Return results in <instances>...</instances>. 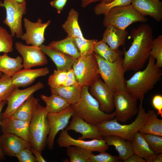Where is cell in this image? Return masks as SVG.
<instances>
[{"instance_id":"cell-1","label":"cell","mask_w":162,"mask_h":162,"mask_svg":"<svg viewBox=\"0 0 162 162\" xmlns=\"http://www.w3.org/2000/svg\"><path fill=\"white\" fill-rule=\"evenodd\" d=\"M153 30L149 25L144 24L132 29L130 37L133 41L127 51L124 50L123 67L125 71H137L142 68L150 56L153 40Z\"/></svg>"},{"instance_id":"cell-2","label":"cell","mask_w":162,"mask_h":162,"mask_svg":"<svg viewBox=\"0 0 162 162\" xmlns=\"http://www.w3.org/2000/svg\"><path fill=\"white\" fill-rule=\"evenodd\" d=\"M146 68L137 71L126 80L125 90L131 96L140 100L152 90L161 78L162 72L155 64V59L150 56Z\"/></svg>"},{"instance_id":"cell-3","label":"cell","mask_w":162,"mask_h":162,"mask_svg":"<svg viewBox=\"0 0 162 162\" xmlns=\"http://www.w3.org/2000/svg\"><path fill=\"white\" fill-rule=\"evenodd\" d=\"M89 86H82L79 101L71 105L74 114L88 123L95 126L116 117L115 112L106 113L101 111L99 104L88 91Z\"/></svg>"},{"instance_id":"cell-4","label":"cell","mask_w":162,"mask_h":162,"mask_svg":"<svg viewBox=\"0 0 162 162\" xmlns=\"http://www.w3.org/2000/svg\"><path fill=\"white\" fill-rule=\"evenodd\" d=\"M144 98L143 96L140 100L137 116L134 122L129 124H122L116 118L104 121L96 126L102 136L116 135L131 141L135 134L140 131L144 121L146 112L142 106Z\"/></svg>"},{"instance_id":"cell-5","label":"cell","mask_w":162,"mask_h":162,"mask_svg":"<svg viewBox=\"0 0 162 162\" xmlns=\"http://www.w3.org/2000/svg\"><path fill=\"white\" fill-rule=\"evenodd\" d=\"M97 61L100 76L107 86L114 92L125 90V71L121 55L113 62H109L94 53Z\"/></svg>"},{"instance_id":"cell-6","label":"cell","mask_w":162,"mask_h":162,"mask_svg":"<svg viewBox=\"0 0 162 162\" xmlns=\"http://www.w3.org/2000/svg\"><path fill=\"white\" fill-rule=\"evenodd\" d=\"M47 113L45 107L38 103L29 125L30 146L41 153L47 144L50 131Z\"/></svg>"},{"instance_id":"cell-7","label":"cell","mask_w":162,"mask_h":162,"mask_svg":"<svg viewBox=\"0 0 162 162\" xmlns=\"http://www.w3.org/2000/svg\"><path fill=\"white\" fill-rule=\"evenodd\" d=\"M148 19L140 14L131 4L113 8L104 14L103 24L105 27L112 26L125 30L131 24L136 22L145 23Z\"/></svg>"},{"instance_id":"cell-8","label":"cell","mask_w":162,"mask_h":162,"mask_svg":"<svg viewBox=\"0 0 162 162\" xmlns=\"http://www.w3.org/2000/svg\"><path fill=\"white\" fill-rule=\"evenodd\" d=\"M72 67L79 83L82 86H90L100 76L94 53L80 56Z\"/></svg>"},{"instance_id":"cell-9","label":"cell","mask_w":162,"mask_h":162,"mask_svg":"<svg viewBox=\"0 0 162 162\" xmlns=\"http://www.w3.org/2000/svg\"><path fill=\"white\" fill-rule=\"evenodd\" d=\"M26 1L20 3L14 0H4L0 1V7L4 8L6 16L3 21L4 23L10 28L11 36H15L20 38L23 34L22 28V19L23 15L26 13Z\"/></svg>"},{"instance_id":"cell-10","label":"cell","mask_w":162,"mask_h":162,"mask_svg":"<svg viewBox=\"0 0 162 162\" xmlns=\"http://www.w3.org/2000/svg\"><path fill=\"white\" fill-rule=\"evenodd\" d=\"M137 99L125 90L114 93L113 102L116 118L118 122L124 123L137 114Z\"/></svg>"},{"instance_id":"cell-11","label":"cell","mask_w":162,"mask_h":162,"mask_svg":"<svg viewBox=\"0 0 162 162\" xmlns=\"http://www.w3.org/2000/svg\"><path fill=\"white\" fill-rule=\"evenodd\" d=\"M57 142L59 147H67L70 146H74L92 152H104L109 148L103 139H93L89 141L76 139L72 137L68 134V131L65 129L61 130L57 140Z\"/></svg>"},{"instance_id":"cell-12","label":"cell","mask_w":162,"mask_h":162,"mask_svg":"<svg viewBox=\"0 0 162 162\" xmlns=\"http://www.w3.org/2000/svg\"><path fill=\"white\" fill-rule=\"evenodd\" d=\"M74 114V110L71 105L59 112L48 113L47 118L49 124L50 131L47 144L49 149H53L56 135L60 130L64 129L67 126L69 120Z\"/></svg>"},{"instance_id":"cell-13","label":"cell","mask_w":162,"mask_h":162,"mask_svg":"<svg viewBox=\"0 0 162 162\" xmlns=\"http://www.w3.org/2000/svg\"><path fill=\"white\" fill-rule=\"evenodd\" d=\"M44 87V84L39 81L32 86L24 89L15 88L7 100V106L4 111L1 113V119L12 115L34 92Z\"/></svg>"},{"instance_id":"cell-14","label":"cell","mask_w":162,"mask_h":162,"mask_svg":"<svg viewBox=\"0 0 162 162\" xmlns=\"http://www.w3.org/2000/svg\"><path fill=\"white\" fill-rule=\"evenodd\" d=\"M23 20L26 32L20 38L25 41L27 45L39 46L44 42L45 31L50 24L51 20L44 23L39 18L36 22H33L27 18H25Z\"/></svg>"},{"instance_id":"cell-15","label":"cell","mask_w":162,"mask_h":162,"mask_svg":"<svg viewBox=\"0 0 162 162\" xmlns=\"http://www.w3.org/2000/svg\"><path fill=\"white\" fill-rule=\"evenodd\" d=\"M15 45L16 50L22 56L24 68L43 66L47 63L45 55L39 46L26 45L20 42H16Z\"/></svg>"},{"instance_id":"cell-16","label":"cell","mask_w":162,"mask_h":162,"mask_svg":"<svg viewBox=\"0 0 162 162\" xmlns=\"http://www.w3.org/2000/svg\"><path fill=\"white\" fill-rule=\"evenodd\" d=\"M90 94L99 104L101 111L106 113H111L113 110L114 93L100 78L91 86Z\"/></svg>"},{"instance_id":"cell-17","label":"cell","mask_w":162,"mask_h":162,"mask_svg":"<svg viewBox=\"0 0 162 162\" xmlns=\"http://www.w3.org/2000/svg\"><path fill=\"white\" fill-rule=\"evenodd\" d=\"M29 122L9 116L1 119L0 126L2 134H12L29 142Z\"/></svg>"},{"instance_id":"cell-18","label":"cell","mask_w":162,"mask_h":162,"mask_svg":"<svg viewBox=\"0 0 162 162\" xmlns=\"http://www.w3.org/2000/svg\"><path fill=\"white\" fill-rule=\"evenodd\" d=\"M26 147H31L29 142L15 134H3L0 136V148L4 155L16 157L21 150Z\"/></svg>"},{"instance_id":"cell-19","label":"cell","mask_w":162,"mask_h":162,"mask_svg":"<svg viewBox=\"0 0 162 162\" xmlns=\"http://www.w3.org/2000/svg\"><path fill=\"white\" fill-rule=\"evenodd\" d=\"M69 124L65 129L73 130L79 133L82 136L78 139L84 140L86 139H102L103 136L96 126L92 125L74 114Z\"/></svg>"},{"instance_id":"cell-20","label":"cell","mask_w":162,"mask_h":162,"mask_svg":"<svg viewBox=\"0 0 162 162\" xmlns=\"http://www.w3.org/2000/svg\"><path fill=\"white\" fill-rule=\"evenodd\" d=\"M49 72V70L47 67L21 69L11 77L13 86L14 88L26 87L31 85L38 77L45 76Z\"/></svg>"},{"instance_id":"cell-21","label":"cell","mask_w":162,"mask_h":162,"mask_svg":"<svg viewBox=\"0 0 162 162\" xmlns=\"http://www.w3.org/2000/svg\"><path fill=\"white\" fill-rule=\"evenodd\" d=\"M141 14L149 16L159 22L162 19V2L160 0H132L131 4Z\"/></svg>"},{"instance_id":"cell-22","label":"cell","mask_w":162,"mask_h":162,"mask_svg":"<svg viewBox=\"0 0 162 162\" xmlns=\"http://www.w3.org/2000/svg\"><path fill=\"white\" fill-rule=\"evenodd\" d=\"M39 47L41 50L53 62L58 70L68 71L72 68L77 59L43 44Z\"/></svg>"},{"instance_id":"cell-23","label":"cell","mask_w":162,"mask_h":162,"mask_svg":"<svg viewBox=\"0 0 162 162\" xmlns=\"http://www.w3.org/2000/svg\"><path fill=\"white\" fill-rule=\"evenodd\" d=\"M106 27L102 40L113 50L118 52L119 47L125 44L128 32L125 30L119 29L112 26Z\"/></svg>"},{"instance_id":"cell-24","label":"cell","mask_w":162,"mask_h":162,"mask_svg":"<svg viewBox=\"0 0 162 162\" xmlns=\"http://www.w3.org/2000/svg\"><path fill=\"white\" fill-rule=\"evenodd\" d=\"M103 137L107 145L115 147L118 153V157L120 160L124 162L133 154L131 141L116 135H105Z\"/></svg>"},{"instance_id":"cell-25","label":"cell","mask_w":162,"mask_h":162,"mask_svg":"<svg viewBox=\"0 0 162 162\" xmlns=\"http://www.w3.org/2000/svg\"><path fill=\"white\" fill-rule=\"evenodd\" d=\"M152 110L146 112L143 124L139 131L142 134H149L162 136V120Z\"/></svg>"},{"instance_id":"cell-26","label":"cell","mask_w":162,"mask_h":162,"mask_svg":"<svg viewBox=\"0 0 162 162\" xmlns=\"http://www.w3.org/2000/svg\"><path fill=\"white\" fill-rule=\"evenodd\" d=\"M22 58L18 56L16 58L9 56L7 53L0 56V72L4 74L12 77L23 68Z\"/></svg>"},{"instance_id":"cell-27","label":"cell","mask_w":162,"mask_h":162,"mask_svg":"<svg viewBox=\"0 0 162 162\" xmlns=\"http://www.w3.org/2000/svg\"><path fill=\"white\" fill-rule=\"evenodd\" d=\"M38 102V99L34 98L33 94L10 116L30 123L35 113Z\"/></svg>"},{"instance_id":"cell-28","label":"cell","mask_w":162,"mask_h":162,"mask_svg":"<svg viewBox=\"0 0 162 162\" xmlns=\"http://www.w3.org/2000/svg\"><path fill=\"white\" fill-rule=\"evenodd\" d=\"M40 98L46 104L45 108L48 113L59 112L68 108L71 104L56 94L52 93L50 96L41 94Z\"/></svg>"},{"instance_id":"cell-29","label":"cell","mask_w":162,"mask_h":162,"mask_svg":"<svg viewBox=\"0 0 162 162\" xmlns=\"http://www.w3.org/2000/svg\"><path fill=\"white\" fill-rule=\"evenodd\" d=\"M79 14L73 8L70 10L66 20L62 26L68 36L73 38L84 37L78 22Z\"/></svg>"},{"instance_id":"cell-30","label":"cell","mask_w":162,"mask_h":162,"mask_svg":"<svg viewBox=\"0 0 162 162\" xmlns=\"http://www.w3.org/2000/svg\"><path fill=\"white\" fill-rule=\"evenodd\" d=\"M48 46L76 59L81 56L73 38L69 36L63 39L52 41Z\"/></svg>"},{"instance_id":"cell-31","label":"cell","mask_w":162,"mask_h":162,"mask_svg":"<svg viewBox=\"0 0 162 162\" xmlns=\"http://www.w3.org/2000/svg\"><path fill=\"white\" fill-rule=\"evenodd\" d=\"M82 86L80 85L71 86H61L56 88H50L52 93L60 96L71 105L77 103L81 94Z\"/></svg>"},{"instance_id":"cell-32","label":"cell","mask_w":162,"mask_h":162,"mask_svg":"<svg viewBox=\"0 0 162 162\" xmlns=\"http://www.w3.org/2000/svg\"><path fill=\"white\" fill-rule=\"evenodd\" d=\"M133 154L144 159L146 161L154 154L150 148L142 134L136 132L131 141Z\"/></svg>"},{"instance_id":"cell-33","label":"cell","mask_w":162,"mask_h":162,"mask_svg":"<svg viewBox=\"0 0 162 162\" xmlns=\"http://www.w3.org/2000/svg\"><path fill=\"white\" fill-rule=\"evenodd\" d=\"M67 148V154L70 162H89L92 152L79 147L70 146Z\"/></svg>"},{"instance_id":"cell-34","label":"cell","mask_w":162,"mask_h":162,"mask_svg":"<svg viewBox=\"0 0 162 162\" xmlns=\"http://www.w3.org/2000/svg\"><path fill=\"white\" fill-rule=\"evenodd\" d=\"M94 52L110 62H113L115 61L118 56L122 54L120 50L118 52L113 50L102 40L97 42L95 44Z\"/></svg>"},{"instance_id":"cell-35","label":"cell","mask_w":162,"mask_h":162,"mask_svg":"<svg viewBox=\"0 0 162 162\" xmlns=\"http://www.w3.org/2000/svg\"><path fill=\"white\" fill-rule=\"evenodd\" d=\"M74 44L81 56H89L94 53V45L96 39H87L84 37L73 38Z\"/></svg>"},{"instance_id":"cell-36","label":"cell","mask_w":162,"mask_h":162,"mask_svg":"<svg viewBox=\"0 0 162 162\" xmlns=\"http://www.w3.org/2000/svg\"><path fill=\"white\" fill-rule=\"evenodd\" d=\"M131 1L132 0H112L106 3L100 2L95 6L94 11L97 15H104L113 8L131 4Z\"/></svg>"},{"instance_id":"cell-37","label":"cell","mask_w":162,"mask_h":162,"mask_svg":"<svg viewBox=\"0 0 162 162\" xmlns=\"http://www.w3.org/2000/svg\"><path fill=\"white\" fill-rule=\"evenodd\" d=\"M14 88L11 77L3 75L0 78V102L7 101Z\"/></svg>"},{"instance_id":"cell-38","label":"cell","mask_w":162,"mask_h":162,"mask_svg":"<svg viewBox=\"0 0 162 162\" xmlns=\"http://www.w3.org/2000/svg\"><path fill=\"white\" fill-rule=\"evenodd\" d=\"M6 29L0 26V52L8 53L13 51V39Z\"/></svg>"},{"instance_id":"cell-39","label":"cell","mask_w":162,"mask_h":162,"mask_svg":"<svg viewBox=\"0 0 162 162\" xmlns=\"http://www.w3.org/2000/svg\"><path fill=\"white\" fill-rule=\"evenodd\" d=\"M150 56L156 60V66L162 67V35H160L153 39L150 52Z\"/></svg>"},{"instance_id":"cell-40","label":"cell","mask_w":162,"mask_h":162,"mask_svg":"<svg viewBox=\"0 0 162 162\" xmlns=\"http://www.w3.org/2000/svg\"><path fill=\"white\" fill-rule=\"evenodd\" d=\"M67 71L64 70H54L48 79V84L50 88H56L63 86L66 80Z\"/></svg>"},{"instance_id":"cell-41","label":"cell","mask_w":162,"mask_h":162,"mask_svg":"<svg viewBox=\"0 0 162 162\" xmlns=\"http://www.w3.org/2000/svg\"><path fill=\"white\" fill-rule=\"evenodd\" d=\"M142 134L154 154L162 153V136L149 134Z\"/></svg>"},{"instance_id":"cell-42","label":"cell","mask_w":162,"mask_h":162,"mask_svg":"<svg viewBox=\"0 0 162 162\" xmlns=\"http://www.w3.org/2000/svg\"><path fill=\"white\" fill-rule=\"evenodd\" d=\"M120 161L118 156H113L106 152H100L98 154H93L89 159V162H118Z\"/></svg>"},{"instance_id":"cell-43","label":"cell","mask_w":162,"mask_h":162,"mask_svg":"<svg viewBox=\"0 0 162 162\" xmlns=\"http://www.w3.org/2000/svg\"><path fill=\"white\" fill-rule=\"evenodd\" d=\"M16 157L20 162H37L35 157L31 149V147L23 148L17 154Z\"/></svg>"},{"instance_id":"cell-44","label":"cell","mask_w":162,"mask_h":162,"mask_svg":"<svg viewBox=\"0 0 162 162\" xmlns=\"http://www.w3.org/2000/svg\"><path fill=\"white\" fill-rule=\"evenodd\" d=\"M79 85V84L74 70L73 69L71 68L67 71L66 80L63 86H77Z\"/></svg>"},{"instance_id":"cell-45","label":"cell","mask_w":162,"mask_h":162,"mask_svg":"<svg viewBox=\"0 0 162 162\" xmlns=\"http://www.w3.org/2000/svg\"><path fill=\"white\" fill-rule=\"evenodd\" d=\"M152 105L157 111V114L162 117V96L156 94L153 98L152 101Z\"/></svg>"},{"instance_id":"cell-46","label":"cell","mask_w":162,"mask_h":162,"mask_svg":"<svg viewBox=\"0 0 162 162\" xmlns=\"http://www.w3.org/2000/svg\"><path fill=\"white\" fill-rule=\"evenodd\" d=\"M68 0H53L51 2V6L55 8L57 13L60 14L65 5Z\"/></svg>"},{"instance_id":"cell-47","label":"cell","mask_w":162,"mask_h":162,"mask_svg":"<svg viewBox=\"0 0 162 162\" xmlns=\"http://www.w3.org/2000/svg\"><path fill=\"white\" fill-rule=\"evenodd\" d=\"M146 160L139 156L133 154L128 158L124 162H145Z\"/></svg>"},{"instance_id":"cell-48","label":"cell","mask_w":162,"mask_h":162,"mask_svg":"<svg viewBox=\"0 0 162 162\" xmlns=\"http://www.w3.org/2000/svg\"><path fill=\"white\" fill-rule=\"evenodd\" d=\"M31 149L35 157L36 161L38 162H45L46 160L43 157L41 153L38 151L31 148Z\"/></svg>"},{"instance_id":"cell-49","label":"cell","mask_w":162,"mask_h":162,"mask_svg":"<svg viewBox=\"0 0 162 162\" xmlns=\"http://www.w3.org/2000/svg\"><path fill=\"white\" fill-rule=\"evenodd\" d=\"M147 162H162V153L154 154L148 160Z\"/></svg>"},{"instance_id":"cell-50","label":"cell","mask_w":162,"mask_h":162,"mask_svg":"<svg viewBox=\"0 0 162 162\" xmlns=\"http://www.w3.org/2000/svg\"><path fill=\"white\" fill-rule=\"evenodd\" d=\"M7 101L6 100L0 102V125L1 122V111ZM5 159L4 155L2 152L0 148V160H3Z\"/></svg>"},{"instance_id":"cell-51","label":"cell","mask_w":162,"mask_h":162,"mask_svg":"<svg viewBox=\"0 0 162 162\" xmlns=\"http://www.w3.org/2000/svg\"><path fill=\"white\" fill-rule=\"evenodd\" d=\"M101 0H82L81 6L83 8L86 7L89 4L93 3L96 2Z\"/></svg>"},{"instance_id":"cell-52","label":"cell","mask_w":162,"mask_h":162,"mask_svg":"<svg viewBox=\"0 0 162 162\" xmlns=\"http://www.w3.org/2000/svg\"><path fill=\"white\" fill-rule=\"evenodd\" d=\"M112 0H101V2L104 3H106L109 2L111 1Z\"/></svg>"},{"instance_id":"cell-53","label":"cell","mask_w":162,"mask_h":162,"mask_svg":"<svg viewBox=\"0 0 162 162\" xmlns=\"http://www.w3.org/2000/svg\"><path fill=\"white\" fill-rule=\"evenodd\" d=\"M14 0L15 1H16L17 2H20V3H22L25 1V0Z\"/></svg>"},{"instance_id":"cell-54","label":"cell","mask_w":162,"mask_h":162,"mask_svg":"<svg viewBox=\"0 0 162 162\" xmlns=\"http://www.w3.org/2000/svg\"><path fill=\"white\" fill-rule=\"evenodd\" d=\"M2 75V73L0 72V78H1Z\"/></svg>"}]
</instances>
